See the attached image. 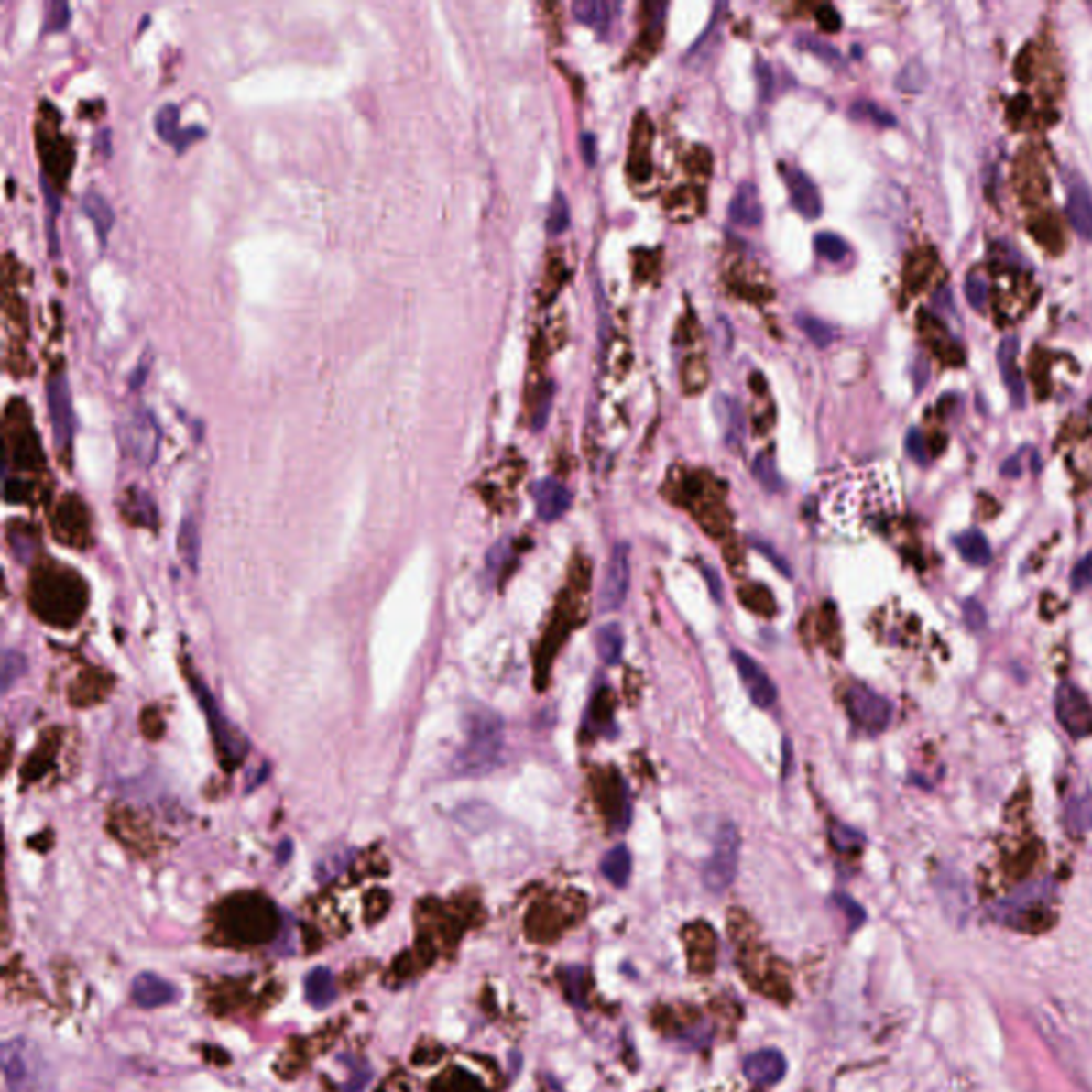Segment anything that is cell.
Here are the masks:
<instances>
[{
	"label": "cell",
	"instance_id": "cell-9",
	"mask_svg": "<svg viewBox=\"0 0 1092 1092\" xmlns=\"http://www.w3.org/2000/svg\"><path fill=\"white\" fill-rule=\"evenodd\" d=\"M48 408L54 444L62 454L71 451L75 435V412L71 401V387L67 376L58 372L48 378Z\"/></svg>",
	"mask_w": 1092,
	"mask_h": 1092
},
{
	"label": "cell",
	"instance_id": "cell-18",
	"mask_svg": "<svg viewBox=\"0 0 1092 1092\" xmlns=\"http://www.w3.org/2000/svg\"><path fill=\"white\" fill-rule=\"evenodd\" d=\"M785 1069H788V1063H785L783 1054L772 1048L753 1052L743 1063L747 1080L756 1087H772L785 1076Z\"/></svg>",
	"mask_w": 1092,
	"mask_h": 1092
},
{
	"label": "cell",
	"instance_id": "cell-28",
	"mask_svg": "<svg viewBox=\"0 0 1092 1092\" xmlns=\"http://www.w3.org/2000/svg\"><path fill=\"white\" fill-rule=\"evenodd\" d=\"M122 515L128 523L139 525V528H154L158 521L154 499L141 489H131L126 493L125 502H122Z\"/></svg>",
	"mask_w": 1092,
	"mask_h": 1092
},
{
	"label": "cell",
	"instance_id": "cell-54",
	"mask_svg": "<svg viewBox=\"0 0 1092 1092\" xmlns=\"http://www.w3.org/2000/svg\"><path fill=\"white\" fill-rule=\"evenodd\" d=\"M756 77H758L759 94H762V99H770L772 86H775V75H772L770 64L766 62L764 58H758L756 60Z\"/></svg>",
	"mask_w": 1092,
	"mask_h": 1092
},
{
	"label": "cell",
	"instance_id": "cell-34",
	"mask_svg": "<svg viewBox=\"0 0 1092 1092\" xmlns=\"http://www.w3.org/2000/svg\"><path fill=\"white\" fill-rule=\"evenodd\" d=\"M595 649H597V655H600V660L604 661V664L615 666L617 661L621 660V653H623L621 628L617 626V623H608V626L597 629Z\"/></svg>",
	"mask_w": 1092,
	"mask_h": 1092
},
{
	"label": "cell",
	"instance_id": "cell-29",
	"mask_svg": "<svg viewBox=\"0 0 1092 1092\" xmlns=\"http://www.w3.org/2000/svg\"><path fill=\"white\" fill-rule=\"evenodd\" d=\"M956 549L965 559L966 563L975 565V568H984L992 562V549H990V542H988V538L984 536V531L979 530H966L962 531V534L956 536Z\"/></svg>",
	"mask_w": 1092,
	"mask_h": 1092
},
{
	"label": "cell",
	"instance_id": "cell-35",
	"mask_svg": "<svg viewBox=\"0 0 1092 1092\" xmlns=\"http://www.w3.org/2000/svg\"><path fill=\"white\" fill-rule=\"evenodd\" d=\"M1067 824L1076 832H1090L1092 830V792L1071 798L1065 811Z\"/></svg>",
	"mask_w": 1092,
	"mask_h": 1092
},
{
	"label": "cell",
	"instance_id": "cell-43",
	"mask_svg": "<svg viewBox=\"0 0 1092 1092\" xmlns=\"http://www.w3.org/2000/svg\"><path fill=\"white\" fill-rule=\"evenodd\" d=\"M926 82H928L926 69H924V64L918 60L909 62L907 67L901 71V75L896 77V86H899L902 93H920V90H924Z\"/></svg>",
	"mask_w": 1092,
	"mask_h": 1092
},
{
	"label": "cell",
	"instance_id": "cell-14",
	"mask_svg": "<svg viewBox=\"0 0 1092 1092\" xmlns=\"http://www.w3.org/2000/svg\"><path fill=\"white\" fill-rule=\"evenodd\" d=\"M732 660H734V666H737L740 682L745 685L753 704L759 708H770L772 704H775L779 698V692H777L775 682H772L769 674H766L764 668L745 651H732Z\"/></svg>",
	"mask_w": 1092,
	"mask_h": 1092
},
{
	"label": "cell",
	"instance_id": "cell-4",
	"mask_svg": "<svg viewBox=\"0 0 1092 1092\" xmlns=\"http://www.w3.org/2000/svg\"><path fill=\"white\" fill-rule=\"evenodd\" d=\"M224 928L244 944H265L278 934L279 913L263 894H237L224 905Z\"/></svg>",
	"mask_w": 1092,
	"mask_h": 1092
},
{
	"label": "cell",
	"instance_id": "cell-21",
	"mask_svg": "<svg viewBox=\"0 0 1092 1092\" xmlns=\"http://www.w3.org/2000/svg\"><path fill=\"white\" fill-rule=\"evenodd\" d=\"M1016 356H1018V337H1005V340L1000 342L999 353H997L1000 376H1003L1007 391H1010L1011 404L1016 408H1024L1026 387H1024V378L1020 376L1018 367H1016Z\"/></svg>",
	"mask_w": 1092,
	"mask_h": 1092
},
{
	"label": "cell",
	"instance_id": "cell-5",
	"mask_svg": "<svg viewBox=\"0 0 1092 1092\" xmlns=\"http://www.w3.org/2000/svg\"><path fill=\"white\" fill-rule=\"evenodd\" d=\"M738 857H740V835L737 825L732 822H726L719 825L717 835H715L713 851L702 868V883L708 892L721 894L732 886L738 873Z\"/></svg>",
	"mask_w": 1092,
	"mask_h": 1092
},
{
	"label": "cell",
	"instance_id": "cell-30",
	"mask_svg": "<svg viewBox=\"0 0 1092 1092\" xmlns=\"http://www.w3.org/2000/svg\"><path fill=\"white\" fill-rule=\"evenodd\" d=\"M602 875L617 888H623L632 875V854L626 845H617L602 857Z\"/></svg>",
	"mask_w": 1092,
	"mask_h": 1092
},
{
	"label": "cell",
	"instance_id": "cell-3",
	"mask_svg": "<svg viewBox=\"0 0 1092 1092\" xmlns=\"http://www.w3.org/2000/svg\"><path fill=\"white\" fill-rule=\"evenodd\" d=\"M3 1074L9 1092H60L41 1048L26 1037L3 1043Z\"/></svg>",
	"mask_w": 1092,
	"mask_h": 1092
},
{
	"label": "cell",
	"instance_id": "cell-59",
	"mask_svg": "<svg viewBox=\"0 0 1092 1092\" xmlns=\"http://www.w3.org/2000/svg\"><path fill=\"white\" fill-rule=\"evenodd\" d=\"M702 576H704V581L708 584V589H711L715 600L719 602L721 600V581H719L717 572H715V568H711V565H702Z\"/></svg>",
	"mask_w": 1092,
	"mask_h": 1092
},
{
	"label": "cell",
	"instance_id": "cell-37",
	"mask_svg": "<svg viewBox=\"0 0 1092 1092\" xmlns=\"http://www.w3.org/2000/svg\"><path fill=\"white\" fill-rule=\"evenodd\" d=\"M6 536H9V544H11L16 559H19L22 563H28L32 555H35V546H37L35 531H32L30 528H22L19 523H13V528H9Z\"/></svg>",
	"mask_w": 1092,
	"mask_h": 1092
},
{
	"label": "cell",
	"instance_id": "cell-15",
	"mask_svg": "<svg viewBox=\"0 0 1092 1092\" xmlns=\"http://www.w3.org/2000/svg\"><path fill=\"white\" fill-rule=\"evenodd\" d=\"M783 180L785 186H788L792 205H794V210L801 213V216L809 220L822 216V194H819L815 181L811 180L803 169L783 165Z\"/></svg>",
	"mask_w": 1092,
	"mask_h": 1092
},
{
	"label": "cell",
	"instance_id": "cell-42",
	"mask_svg": "<svg viewBox=\"0 0 1092 1092\" xmlns=\"http://www.w3.org/2000/svg\"><path fill=\"white\" fill-rule=\"evenodd\" d=\"M815 250L819 257H824L830 263H841L847 257L849 246L841 235L836 233H817L815 235Z\"/></svg>",
	"mask_w": 1092,
	"mask_h": 1092
},
{
	"label": "cell",
	"instance_id": "cell-27",
	"mask_svg": "<svg viewBox=\"0 0 1092 1092\" xmlns=\"http://www.w3.org/2000/svg\"><path fill=\"white\" fill-rule=\"evenodd\" d=\"M337 999L333 973L327 966H314L305 977V1000L314 1010H324Z\"/></svg>",
	"mask_w": 1092,
	"mask_h": 1092
},
{
	"label": "cell",
	"instance_id": "cell-33",
	"mask_svg": "<svg viewBox=\"0 0 1092 1092\" xmlns=\"http://www.w3.org/2000/svg\"><path fill=\"white\" fill-rule=\"evenodd\" d=\"M572 13H574L578 22L591 26L597 32L606 30L610 17H613L610 16V5L604 3V0H576L572 5Z\"/></svg>",
	"mask_w": 1092,
	"mask_h": 1092
},
{
	"label": "cell",
	"instance_id": "cell-62",
	"mask_svg": "<svg viewBox=\"0 0 1092 1092\" xmlns=\"http://www.w3.org/2000/svg\"><path fill=\"white\" fill-rule=\"evenodd\" d=\"M290 849H292V847H290V843H284L282 847H279V851H278V862H279V864H284V862H286V857H289V851H290Z\"/></svg>",
	"mask_w": 1092,
	"mask_h": 1092
},
{
	"label": "cell",
	"instance_id": "cell-26",
	"mask_svg": "<svg viewBox=\"0 0 1092 1092\" xmlns=\"http://www.w3.org/2000/svg\"><path fill=\"white\" fill-rule=\"evenodd\" d=\"M82 210L88 216L90 223H93L94 233H96V237H99V242L103 246H105L107 244V237H109V231H112L114 224H115V212H114V207L109 205V201L105 197H103L101 192L88 191L82 197Z\"/></svg>",
	"mask_w": 1092,
	"mask_h": 1092
},
{
	"label": "cell",
	"instance_id": "cell-36",
	"mask_svg": "<svg viewBox=\"0 0 1092 1092\" xmlns=\"http://www.w3.org/2000/svg\"><path fill=\"white\" fill-rule=\"evenodd\" d=\"M753 476H756L758 483L762 485L766 491H770V493L781 491L783 480H781V476H779L775 459H772L770 453L758 454L756 461H753Z\"/></svg>",
	"mask_w": 1092,
	"mask_h": 1092
},
{
	"label": "cell",
	"instance_id": "cell-16",
	"mask_svg": "<svg viewBox=\"0 0 1092 1092\" xmlns=\"http://www.w3.org/2000/svg\"><path fill=\"white\" fill-rule=\"evenodd\" d=\"M1067 218L1077 235L1092 242V192L1077 173L1067 181Z\"/></svg>",
	"mask_w": 1092,
	"mask_h": 1092
},
{
	"label": "cell",
	"instance_id": "cell-49",
	"mask_svg": "<svg viewBox=\"0 0 1092 1092\" xmlns=\"http://www.w3.org/2000/svg\"><path fill=\"white\" fill-rule=\"evenodd\" d=\"M1069 584L1074 591H1084L1092 587V549L1074 565L1069 576Z\"/></svg>",
	"mask_w": 1092,
	"mask_h": 1092
},
{
	"label": "cell",
	"instance_id": "cell-61",
	"mask_svg": "<svg viewBox=\"0 0 1092 1092\" xmlns=\"http://www.w3.org/2000/svg\"><path fill=\"white\" fill-rule=\"evenodd\" d=\"M756 549H758V551H759V552H764V555H766V557H769V559H770V562H772V563H775V565H777V568H779V572H781V574H785V576H790V565H788V563H785V562H783V559H781V557H779V555H777V552H775V551H772V549H770V546H769V544H766V542H756Z\"/></svg>",
	"mask_w": 1092,
	"mask_h": 1092
},
{
	"label": "cell",
	"instance_id": "cell-13",
	"mask_svg": "<svg viewBox=\"0 0 1092 1092\" xmlns=\"http://www.w3.org/2000/svg\"><path fill=\"white\" fill-rule=\"evenodd\" d=\"M629 576H632L629 574V546L621 542L610 552L606 563V574H604L600 600H597L602 613H613L623 606L629 589Z\"/></svg>",
	"mask_w": 1092,
	"mask_h": 1092
},
{
	"label": "cell",
	"instance_id": "cell-41",
	"mask_svg": "<svg viewBox=\"0 0 1092 1092\" xmlns=\"http://www.w3.org/2000/svg\"><path fill=\"white\" fill-rule=\"evenodd\" d=\"M58 749V740L51 738V740H43L41 745H38V749L32 753L28 758V762L24 766V779L26 781H32V779H41V775L45 770H48L49 766V759H54V753Z\"/></svg>",
	"mask_w": 1092,
	"mask_h": 1092
},
{
	"label": "cell",
	"instance_id": "cell-58",
	"mask_svg": "<svg viewBox=\"0 0 1092 1092\" xmlns=\"http://www.w3.org/2000/svg\"><path fill=\"white\" fill-rule=\"evenodd\" d=\"M583 968L581 966H570L568 968V990H570V999L574 1000L576 1005H583V997H581V984H583Z\"/></svg>",
	"mask_w": 1092,
	"mask_h": 1092
},
{
	"label": "cell",
	"instance_id": "cell-10",
	"mask_svg": "<svg viewBox=\"0 0 1092 1092\" xmlns=\"http://www.w3.org/2000/svg\"><path fill=\"white\" fill-rule=\"evenodd\" d=\"M1054 708L1058 724L1074 738L1092 737V702L1074 682H1061L1056 687Z\"/></svg>",
	"mask_w": 1092,
	"mask_h": 1092
},
{
	"label": "cell",
	"instance_id": "cell-47",
	"mask_svg": "<svg viewBox=\"0 0 1092 1092\" xmlns=\"http://www.w3.org/2000/svg\"><path fill=\"white\" fill-rule=\"evenodd\" d=\"M682 382H685V391L689 393H700L706 387L708 367L700 356H693V359L687 361L685 372H682Z\"/></svg>",
	"mask_w": 1092,
	"mask_h": 1092
},
{
	"label": "cell",
	"instance_id": "cell-57",
	"mask_svg": "<svg viewBox=\"0 0 1092 1092\" xmlns=\"http://www.w3.org/2000/svg\"><path fill=\"white\" fill-rule=\"evenodd\" d=\"M551 404H552V387L546 385L541 404L536 406V412H534V429H536V431H538V429H542L546 419H549Z\"/></svg>",
	"mask_w": 1092,
	"mask_h": 1092
},
{
	"label": "cell",
	"instance_id": "cell-44",
	"mask_svg": "<svg viewBox=\"0 0 1092 1092\" xmlns=\"http://www.w3.org/2000/svg\"><path fill=\"white\" fill-rule=\"evenodd\" d=\"M26 672V658L16 649H6L3 653V668H0V674H3V692L6 693L11 689L13 682H16L22 674Z\"/></svg>",
	"mask_w": 1092,
	"mask_h": 1092
},
{
	"label": "cell",
	"instance_id": "cell-55",
	"mask_svg": "<svg viewBox=\"0 0 1092 1092\" xmlns=\"http://www.w3.org/2000/svg\"><path fill=\"white\" fill-rule=\"evenodd\" d=\"M836 902L838 907L843 909L845 915H847V920L851 922V926H860L864 920H867V913H864L862 905H857V902L851 899L847 894H838L836 896Z\"/></svg>",
	"mask_w": 1092,
	"mask_h": 1092
},
{
	"label": "cell",
	"instance_id": "cell-46",
	"mask_svg": "<svg viewBox=\"0 0 1092 1092\" xmlns=\"http://www.w3.org/2000/svg\"><path fill=\"white\" fill-rule=\"evenodd\" d=\"M71 22V6L64 0H51L45 5V32H60Z\"/></svg>",
	"mask_w": 1092,
	"mask_h": 1092
},
{
	"label": "cell",
	"instance_id": "cell-45",
	"mask_svg": "<svg viewBox=\"0 0 1092 1092\" xmlns=\"http://www.w3.org/2000/svg\"><path fill=\"white\" fill-rule=\"evenodd\" d=\"M851 115H854V118L873 120L875 125H879V126H896L894 115L890 114L888 109H883L877 105V103H870V101H857L856 105L851 107Z\"/></svg>",
	"mask_w": 1092,
	"mask_h": 1092
},
{
	"label": "cell",
	"instance_id": "cell-48",
	"mask_svg": "<svg viewBox=\"0 0 1092 1092\" xmlns=\"http://www.w3.org/2000/svg\"><path fill=\"white\" fill-rule=\"evenodd\" d=\"M965 297L971 308L981 310L988 301V282L979 273H968L965 282Z\"/></svg>",
	"mask_w": 1092,
	"mask_h": 1092
},
{
	"label": "cell",
	"instance_id": "cell-1",
	"mask_svg": "<svg viewBox=\"0 0 1092 1092\" xmlns=\"http://www.w3.org/2000/svg\"><path fill=\"white\" fill-rule=\"evenodd\" d=\"M28 604L48 626L75 628L88 608V584L73 568L45 562L28 581Z\"/></svg>",
	"mask_w": 1092,
	"mask_h": 1092
},
{
	"label": "cell",
	"instance_id": "cell-19",
	"mask_svg": "<svg viewBox=\"0 0 1092 1092\" xmlns=\"http://www.w3.org/2000/svg\"><path fill=\"white\" fill-rule=\"evenodd\" d=\"M536 512L544 523L562 519L572 506V493L555 478H542L534 485Z\"/></svg>",
	"mask_w": 1092,
	"mask_h": 1092
},
{
	"label": "cell",
	"instance_id": "cell-32",
	"mask_svg": "<svg viewBox=\"0 0 1092 1092\" xmlns=\"http://www.w3.org/2000/svg\"><path fill=\"white\" fill-rule=\"evenodd\" d=\"M178 551L181 562H184L192 572L199 570V557H201V534L197 523L191 517H186L180 525L178 531Z\"/></svg>",
	"mask_w": 1092,
	"mask_h": 1092
},
{
	"label": "cell",
	"instance_id": "cell-23",
	"mask_svg": "<svg viewBox=\"0 0 1092 1092\" xmlns=\"http://www.w3.org/2000/svg\"><path fill=\"white\" fill-rule=\"evenodd\" d=\"M730 220L732 223H737L740 226H759V223L764 220V207H762V201H759V192L758 188L751 184V181H745V184H740L737 188V192H734V197L730 201Z\"/></svg>",
	"mask_w": 1092,
	"mask_h": 1092
},
{
	"label": "cell",
	"instance_id": "cell-25",
	"mask_svg": "<svg viewBox=\"0 0 1092 1092\" xmlns=\"http://www.w3.org/2000/svg\"><path fill=\"white\" fill-rule=\"evenodd\" d=\"M112 682L114 679L109 677L107 672H101V671H88V672H82L77 681L73 682V687H71V702H73L75 706H90V704H96V702H101L105 698L109 689H112Z\"/></svg>",
	"mask_w": 1092,
	"mask_h": 1092
},
{
	"label": "cell",
	"instance_id": "cell-53",
	"mask_svg": "<svg viewBox=\"0 0 1092 1092\" xmlns=\"http://www.w3.org/2000/svg\"><path fill=\"white\" fill-rule=\"evenodd\" d=\"M815 19H817L819 28H822L824 32H836V30H841V26H843L841 13H838L832 5H819L815 11Z\"/></svg>",
	"mask_w": 1092,
	"mask_h": 1092
},
{
	"label": "cell",
	"instance_id": "cell-8",
	"mask_svg": "<svg viewBox=\"0 0 1092 1092\" xmlns=\"http://www.w3.org/2000/svg\"><path fill=\"white\" fill-rule=\"evenodd\" d=\"M120 442L125 453L128 457H133L136 464L143 467L152 465L156 457H158L160 444V429L154 414L147 412L146 408L135 410L131 419L122 427Z\"/></svg>",
	"mask_w": 1092,
	"mask_h": 1092
},
{
	"label": "cell",
	"instance_id": "cell-24",
	"mask_svg": "<svg viewBox=\"0 0 1092 1092\" xmlns=\"http://www.w3.org/2000/svg\"><path fill=\"white\" fill-rule=\"evenodd\" d=\"M937 890L941 901L954 918H962L968 909V886L958 870H941L937 877Z\"/></svg>",
	"mask_w": 1092,
	"mask_h": 1092
},
{
	"label": "cell",
	"instance_id": "cell-22",
	"mask_svg": "<svg viewBox=\"0 0 1092 1092\" xmlns=\"http://www.w3.org/2000/svg\"><path fill=\"white\" fill-rule=\"evenodd\" d=\"M715 414H717L721 431H724L726 444L734 448V451H738L745 440V414L738 399H734L732 395L726 393L717 395V398H715Z\"/></svg>",
	"mask_w": 1092,
	"mask_h": 1092
},
{
	"label": "cell",
	"instance_id": "cell-52",
	"mask_svg": "<svg viewBox=\"0 0 1092 1092\" xmlns=\"http://www.w3.org/2000/svg\"><path fill=\"white\" fill-rule=\"evenodd\" d=\"M962 617H965V623L968 626V629H973V632H977V629H984L988 617H986V610L984 606L977 600H966L965 606H962Z\"/></svg>",
	"mask_w": 1092,
	"mask_h": 1092
},
{
	"label": "cell",
	"instance_id": "cell-20",
	"mask_svg": "<svg viewBox=\"0 0 1092 1092\" xmlns=\"http://www.w3.org/2000/svg\"><path fill=\"white\" fill-rule=\"evenodd\" d=\"M154 126L156 133L160 135V139L171 143L178 152H184L186 146H191L192 141L203 139L205 136V131L201 126L180 128V107L173 105V103H167V105H162L158 112H156Z\"/></svg>",
	"mask_w": 1092,
	"mask_h": 1092
},
{
	"label": "cell",
	"instance_id": "cell-7",
	"mask_svg": "<svg viewBox=\"0 0 1092 1092\" xmlns=\"http://www.w3.org/2000/svg\"><path fill=\"white\" fill-rule=\"evenodd\" d=\"M51 531L54 538L60 544H67L71 549H86L93 542V523H90V512L86 504L80 497L64 496L56 504L54 515H51Z\"/></svg>",
	"mask_w": 1092,
	"mask_h": 1092
},
{
	"label": "cell",
	"instance_id": "cell-60",
	"mask_svg": "<svg viewBox=\"0 0 1092 1092\" xmlns=\"http://www.w3.org/2000/svg\"><path fill=\"white\" fill-rule=\"evenodd\" d=\"M581 147H583L584 162H587V165H595V158H597L595 136L591 135V133H583V136H581Z\"/></svg>",
	"mask_w": 1092,
	"mask_h": 1092
},
{
	"label": "cell",
	"instance_id": "cell-40",
	"mask_svg": "<svg viewBox=\"0 0 1092 1092\" xmlns=\"http://www.w3.org/2000/svg\"><path fill=\"white\" fill-rule=\"evenodd\" d=\"M570 226V205H568V199H565L563 192H555L552 194V201H551V210H549V218H546V231H549L551 237H557L562 235V233L568 231Z\"/></svg>",
	"mask_w": 1092,
	"mask_h": 1092
},
{
	"label": "cell",
	"instance_id": "cell-2",
	"mask_svg": "<svg viewBox=\"0 0 1092 1092\" xmlns=\"http://www.w3.org/2000/svg\"><path fill=\"white\" fill-rule=\"evenodd\" d=\"M504 749V719L491 708H476L467 715L465 740L454 756V772L483 777L499 764Z\"/></svg>",
	"mask_w": 1092,
	"mask_h": 1092
},
{
	"label": "cell",
	"instance_id": "cell-51",
	"mask_svg": "<svg viewBox=\"0 0 1092 1092\" xmlns=\"http://www.w3.org/2000/svg\"><path fill=\"white\" fill-rule=\"evenodd\" d=\"M832 841L838 849H856L860 847L864 843V835L862 832H857L856 828H849V825H836L835 830H832Z\"/></svg>",
	"mask_w": 1092,
	"mask_h": 1092
},
{
	"label": "cell",
	"instance_id": "cell-38",
	"mask_svg": "<svg viewBox=\"0 0 1092 1092\" xmlns=\"http://www.w3.org/2000/svg\"><path fill=\"white\" fill-rule=\"evenodd\" d=\"M796 45L804 51H809V54L817 56L819 60L828 62V64H841L843 58H841V51H838L835 45L824 41V38H819L815 35H809V32H801L796 38Z\"/></svg>",
	"mask_w": 1092,
	"mask_h": 1092
},
{
	"label": "cell",
	"instance_id": "cell-56",
	"mask_svg": "<svg viewBox=\"0 0 1092 1092\" xmlns=\"http://www.w3.org/2000/svg\"><path fill=\"white\" fill-rule=\"evenodd\" d=\"M508 552H510L508 542H499V544L493 546V549L489 552H486V568H489V572H493V574H496V572L504 565L506 557H508Z\"/></svg>",
	"mask_w": 1092,
	"mask_h": 1092
},
{
	"label": "cell",
	"instance_id": "cell-11",
	"mask_svg": "<svg viewBox=\"0 0 1092 1092\" xmlns=\"http://www.w3.org/2000/svg\"><path fill=\"white\" fill-rule=\"evenodd\" d=\"M845 704L854 724L867 732H883L892 721L894 708L890 700L864 685L849 687L845 693Z\"/></svg>",
	"mask_w": 1092,
	"mask_h": 1092
},
{
	"label": "cell",
	"instance_id": "cell-31",
	"mask_svg": "<svg viewBox=\"0 0 1092 1092\" xmlns=\"http://www.w3.org/2000/svg\"><path fill=\"white\" fill-rule=\"evenodd\" d=\"M649 135H651V126H649L647 118H639V125H636V133H634V147H632V156H629V171H632L634 178L639 180H645L649 173H651V160H649Z\"/></svg>",
	"mask_w": 1092,
	"mask_h": 1092
},
{
	"label": "cell",
	"instance_id": "cell-6",
	"mask_svg": "<svg viewBox=\"0 0 1092 1092\" xmlns=\"http://www.w3.org/2000/svg\"><path fill=\"white\" fill-rule=\"evenodd\" d=\"M186 679H191V685L194 689V693H197V698L201 702V706H203V711L207 715V721H210V730H212V737L216 740V747L220 751V762L224 764L226 770H233L237 764H242V759L246 756V751H248V745H246L244 737L239 732H235L231 727L229 721L224 719V715L218 711V704L216 700H213V695L210 693V689L203 682L197 681L186 674Z\"/></svg>",
	"mask_w": 1092,
	"mask_h": 1092
},
{
	"label": "cell",
	"instance_id": "cell-12",
	"mask_svg": "<svg viewBox=\"0 0 1092 1092\" xmlns=\"http://www.w3.org/2000/svg\"><path fill=\"white\" fill-rule=\"evenodd\" d=\"M1050 901H1052L1050 883H1045V881L1029 883V886L1020 888L1018 892L1007 896L1005 901H1000L997 909H994V913H997V918L1003 922V924L1024 928V924L1032 918V915L1045 912V907H1048Z\"/></svg>",
	"mask_w": 1092,
	"mask_h": 1092
},
{
	"label": "cell",
	"instance_id": "cell-17",
	"mask_svg": "<svg viewBox=\"0 0 1092 1092\" xmlns=\"http://www.w3.org/2000/svg\"><path fill=\"white\" fill-rule=\"evenodd\" d=\"M133 999L135 1003L143 1010H154V1007L171 1005L180 999V990L171 981H167L160 975L152 971H143L133 979Z\"/></svg>",
	"mask_w": 1092,
	"mask_h": 1092
},
{
	"label": "cell",
	"instance_id": "cell-50",
	"mask_svg": "<svg viewBox=\"0 0 1092 1092\" xmlns=\"http://www.w3.org/2000/svg\"><path fill=\"white\" fill-rule=\"evenodd\" d=\"M905 448L909 453V457H912L915 464L920 465H926L928 464V453H926V442H924V435L920 433V429H909L907 438H905Z\"/></svg>",
	"mask_w": 1092,
	"mask_h": 1092
},
{
	"label": "cell",
	"instance_id": "cell-39",
	"mask_svg": "<svg viewBox=\"0 0 1092 1092\" xmlns=\"http://www.w3.org/2000/svg\"><path fill=\"white\" fill-rule=\"evenodd\" d=\"M796 321H798V327L803 329V333L807 335L809 340L815 344V346L828 348L830 344L835 342V329H832L828 322H824L822 318L801 314Z\"/></svg>",
	"mask_w": 1092,
	"mask_h": 1092
}]
</instances>
